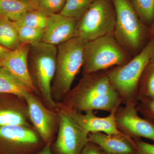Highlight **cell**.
Returning a JSON list of instances; mask_svg holds the SVG:
<instances>
[{
  "instance_id": "ba28073f",
  "label": "cell",
  "mask_w": 154,
  "mask_h": 154,
  "mask_svg": "<svg viewBox=\"0 0 154 154\" xmlns=\"http://www.w3.org/2000/svg\"><path fill=\"white\" fill-rule=\"evenodd\" d=\"M45 146L38 134L29 127H0V154H35Z\"/></svg>"
},
{
  "instance_id": "52a82bcc",
  "label": "cell",
  "mask_w": 154,
  "mask_h": 154,
  "mask_svg": "<svg viewBox=\"0 0 154 154\" xmlns=\"http://www.w3.org/2000/svg\"><path fill=\"white\" fill-rule=\"evenodd\" d=\"M116 21L112 0H95L79 20L78 36L88 42L112 34Z\"/></svg>"
},
{
  "instance_id": "2e32d148",
  "label": "cell",
  "mask_w": 154,
  "mask_h": 154,
  "mask_svg": "<svg viewBox=\"0 0 154 154\" xmlns=\"http://www.w3.org/2000/svg\"><path fill=\"white\" fill-rule=\"evenodd\" d=\"M27 108H23L14 98L0 96V127L24 125L29 127Z\"/></svg>"
},
{
  "instance_id": "277c9868",
  "label": "cell",
  "mask_w": 154,
  "mask_h": 154,
  "mask_svg": "<svg viewBox=\"0 0 154 154\" xmlns=\"http://www.w3.org/2000/svg\"><path fill=\"white\" fill-rule=\"evenodd\" d=\"M57 46L41 42L30 45L28 63L30 76L44 103L51 110L58 109L51 95L56 68Z\"/></svg>"
},
{
  "instance_id": "d6a6232c",
  "label": "cell",
  "mask_w": 154,
  "mask_h": 154,
  "mask_svg": "<svg viewBox=\"0 0 154 154\" xmlns=\"http://www.w3.org/2000/svg\"><path fill=\"white\" fill-rule=\"evenodd\" d=\"M21 1H25V2H33V0H21Z\"/></svg>"
},
{
  "instance_id": "ffe728a7",
  "label": "cell",
  "mask_w": 154,
  "mask_h": 154,
  "mask_svg": "<svg viewBox=\"0 0 154 154\" xmlns=\"http://www.w3.org/2000/svg\"><path fill=\"white\" fill-rule=\"evenodd\" d=\"M51 15L43 11L36 9L27 11L15 22L17 26H25L44 29L47 26L48 22Z\"/></svg>"
},
{
  "instance_id": "603a6c76",
  "label": "cell",
  "mask_w": 154,
  "mask_h": 154,
  "mask_svg": "<svg viewBox=\"0 0 154 154\" xmlns=\"http://www.w3.org/2000/svg\"><path fill=\"white\" fill-rule=\"evenodd\" d=\"M131 2L142 22L151 26L154 21V0H131Z\"/></svg>"
},
{
  "instance_id": "7c38bea8",
  "label": "cell",
  "mask_w": 154,
  "mask_h": 154,
  "mask_svg": "<svg viewBox=\"0 0 154 154\" xmlns=\"http://www.w3.org/2000/svg\"><path fill=\"white\" fill-rule=\"evenodd\" d=\"M58 107L88 134L97 132L108 135L122 133L117 128L115 113H110L105 117H99L95 115L94 110H88L83 114L77 110L63 107L59 104Z\"/></svg>"
},
{
  "instance_id": "d4e9b609",
  "label": "cell",
  "mask_w": 154,
  "mask_h": 154,
  "mask_svg": "<svg viewBox=\"0 0 154 154\" xmlns=\"http://www.w3.org/2000/svg\"><path fill=\"white\" fill-rule=\"evenodd\" d=\"M66 0H33V2L36 9L48 14H60Z\"/></svg>"
},
{
  "instance_id": "9c48e42d",
  "label": "cell",
  "mask_w": 154,
  "mask_h": 154,
  "mask_svg": "<svg viewBox=\"0 0 154 154\" xmlns=\"http://www.w3.org/2000/svg\"><path fill=\"white\" fill-rule=\"evenodd\" d=\"M58 132L51 146L54 154H81L90 141L88 134L58 107Z\"/></svg>"
},
{
  "instance_id": "ac0fdd59",
  "label": "cell",
  "mask_w": 154,
  "mask_h": 154,
  "mask_svg": "<svg viewBox=\"0 0 154 154\" xmlns=\"http://www.w3.org/2000/svg\"><path fill=\"white\" fill-rule=\"evenodd\" d=\"M33 2L21 0H0V17L16 22L27 11L36 10Z\"/></svg>"
},
{
  "instance_id": "9a60e30c",
  "label": "cell",
  "mask_w": 154,
  "mask_h": 154,
  "mask_svg": "<svg viewBox=\"0 0 154 154\" xmlns=\"http://www.w3.org/2000/svg\"><path fill=\"white\" fill-rule=\"evenodd\" d=\"M89 141L96 144L105 154H136L134 139L123 133L108 135L102 132L88 134Z\"/></svg>"
},
{
  "instance_id": "4316f807",
  "label": "cell",
  "mask_w": 154,
  "mask_h": 154,
  "mask_svg": "<svg viewBox=\"0 0 154 154\" xmlns=\"http://www.w3.org/2000/svg\"><path fill=\"white\" fill-rule=\"evenodd\" d=\"M134 139L136 145V154H154V144L148 143L138 139Z\"/></svg>"
},
{
  "instance_id": "f1b7e54d",
  "label": "cell",
  "mask_w": 154,
  "mask_h": 154,
  "mask_svg": "<svg viewBox=\"0 0 154 154\" xmlns=\"http://www.w3.org/2000/svg\"><path fill=\"white\" fill-rule=\"evenodd\" d=\"M35 154H54L51 151V146L45 145L39 151Z\"/></svg>"
},
{
  "instance_id": "f546056e",
  "label": "cell",
  "mask_w": 154,
  "mask_h": 154,
  "mask_svg": "<svg viewBox=\"0 0 154 154\" xmlns=\"http://www.w3.org/2000/svg\"><path fill=\"white\" fill-rule=\"evenodd\" d=\"M11 51V50L0 44V60L4 58Z\"/></svg>"
},
{
  "instance_id": "4fadbf2b",
  "label": "cell",
  "mask_w": 154,
  "mask_h": 154,
  "mask_svg": "<svg viewBox=\"0 0 154 154\" xmlns=\"http://www.w3.org/2000/svg\"><path fill=\"white\" fill-rule=\"evenodd\" d=\"M79 22V19L60 14L51 15L44 29L42 42L57 46L78 36Z\"/></svg>"
},
{
  "instance_id": "4dcf8cb0",
  "label": "cell",
  "mask_w": 154,
  "mask_h": 154,
  "mask_svg": "<svg viewBox=\"0 0 154 154\" xmlns=\"http://www.w3.org/2000/svg\"><path fill=\"white\" fill-rule=\"evenodd\" d=\"M148 36L151 38L154 36V21L149 29L148 33Z\"/></svg>"
},
{
  "instance_id": "6da1fadb",
  "label": "cell",
  "mask_w": 154,
  "mask_h": 154,
  "mask_svg": "<svg viewBox=\"0 0 154 154\" xmlns=\"http://www.w3.org/2000/svg\"><path fill=\"white\" fill-rule=\"evenodd\" d=\"M101 72V71H100ZM84 75L59 105L79 111L102 110L115 113L122 103L107 72Z\"/></svg>"
},
{
  "instance_id": "d6986e66",
  "label": "cell",
  "mask_w": 154,
  "mask_h": 154,
  "mask_svg": "<svg viewBox=\"0 0 154 154\" xmlns=\"http://www.w3.org/2000/svg\"><path fill=\"white\" fill-rule=\"evenodd\" d=\"M0 44L12 51L19 46L17 29L15 22L0 17Z\"/></svg>"
},
{
  "instance_id": "3957f363",
  "label": "cell",
  "mask_w": 154,
  "mask_h": 154,
  "mask_svg": "<svg viewBox=\"0 0 154 154\" xmlns=\"http://www.w3.org/2000/svg\"><path fill=\"white\" fill-rule=\"evenodd\" d=\"M154 51V36L139 54L122 65L107 72L110 83L125 105L136 106L139 84Z\"/></svg>"
},
{
  "instance_id": "cb8c5ba5",
  "label": "cell",
  "mask_w": 154,
  "mask_h": 154,
  "mask_svg": "<svg viewBox=\"0 0 154 154\" xmlns=\"http://www.w3.org/2000/svg\"><path fill=\"white\" fill-rule=\"evenodd\" d=\"M16 27L19 45H32L42 42L44 29L25 26H16Z\"/></svg>"
},
{
  "instance_id": "7402d4cb",
  "label": "cell",
  "mask_w": 154,
  "mask_h": 154,
  "mask_svg": "<svg viewBox=\"0 0 154 154\" xmlns=\"http://www.w3.org/2000/svg\"><path fill=\"white\" fill-rule=\"evenodd\" d=\"M95 0H66L60 14L79 20Z\"/></svg>"
},
{
  "instance_id": "7a4b0ae2",
  "label": "cell",
  "mask_w": 154,
  "mask_h": 154,
  "mask_svg": "<svg viewBox=\"0 0 154 154\" xmlns=\"http://www.w3.org/2000/svg\"><path fill=\"white\" fill-rule=\"evenodd\" d=\"M86 42L78 36L57 46L56 68L51 85L54 101L63 100L71 90L74 80L83 67Z\"/></svg>"
},
{
  "instance_id": "44dd1931",
  "label": "cell",
  "mask_w": 154,
  "mask_h": 154,
  "mask_svg": "<svg viewBox=\"0 0 154 154\" xmlns=\"http://www.w3.org/2000/svg\"><path fill=\"white\" fill-rule=\"evenodd\" d=\"M138 102L154 99V64L150 61L141 77L137 93Z\"/></svg>"
},
{
  "instance_id": "83f0119b",
  "label": "cell",
  "mask_w": 154,
  "mask_h": 154,
  "mask_svg": "<svg viewBox=\"0 0 154 154\" xmlns=\"http://www.w3.org/2000/svg\"><path fill=\"white\" fill-rule=\"evenodd\" d=\"M81 154H105L96 144L89 141Z\"/></svg>"
},
{
  "instance_id": "5b68a950",
  "label": "cell",
  "mask_w": 154,
  "mask_h": 154,
  "mask_svg": "<svg viewBox=\"0 0 154 154\" xmlns=\"http://www.w3.org/2000/svg\"><path fill=\"white\" fill-rule=\"evenodd\" d=\"M127 51L113 33L86 42L84 53L83 75L122 65L129 61Z\"/></svg>"
},
{
  "instance_id": "5bb4252c",
  "label": "cell",
  "mask_w": 154,
  "mask_h": 154,
  "mask_svg": "<svg viewBox=\"0 0 154 154\" xmlns=\"http://www.w3.org/2000/svg\"><path fill=\"white\" fill-rule=\"evenodd\" d=\"M30 45L21 44L11 51L0 60V66L5 68L32 92H38L30 76L28 63Z\"/></svg>"
},
{
  "instance_id": "484cf974",
  "label": "cell",
  "mask_w": 154,
  "mask_h": 154,
  "mask_svg": "<svg viewBox=\"0 0 154 154\" xmlns=\"http://www.w3.org/2000/svg\"><path fill=\"white\" fill-rule=\"evenodd\" d=\"M135 107L138 112L154 123V99L139 101Z\"/></svg>"
},
{
  "instance_id": "e0dca14e",
  "label": "cell",
  "mask_w": 154,
  "mask_h": 154,
  "mask_svg": "<svg viewBox=\"0 0 154 154\" xmlns=\"http://www.w3.org/2000/svg\"><path fill=\"white\" fill-rule=\"evenodd\" d=\"M32 93L8 70L0 66V94H10L25 100Z\"/></svg>"
},
{
  "instance_id": "30bf717a",
  "label": "cell",
  "mask_w": 154,
  "mask_h": 154,
  "mask_svg": "<svg viewBox=\"0 0 154 154\" xmlns=\"http://www.w3.org/2000/svg\"><path fill=\"white\" fill-rule=\"evenodd\" d=\"M25 100L28 118L45 145L51 146L58 123V113L57 114L52 110L48 109L33 94Z\"/></svg>"
},
{
  "instance_id": "1f68e13d",
  "label": "cell",
  "mask_w": 154,
  "mask_h": 154,
  "mask_svg": "<svg viewBox=\"0 0 154 154\" xmlns=\"http://www.w3.org/2000/svg\"><path fill=\"white\" fill-rule=\"evenodd\" d=\"M150 62L154 64V51L153 52L152 54L151 57Z\"/></svg>"
},
{
  "instance_id": "8fae6325",
  "label": "cell",
  "mask_w": 154,
  "mask_h": 154,
  "mask_svg": "<svg viewBox=\"0 0 154 154\" xmlns=\"http://www.w3.org/2000/svg\"><path fill=\"white\" fill-rule=\"evenodd\" d=\"M136 106L120 107L115 113L116 121L121 132L133 139L143 137L154 142V123L139 115Z\"/></svg>"
},
{
  "instance_id": "8992f818",
  "label": "cell",
  "mask_w": 154,
  "mask_h": 154,
  "mask_svg": "<svg viewBox=\"0 0 154 154\" xmlns=\"http://www.w3.org/2000/svg\"><path fill=\"white\" fill-rule=\"evenodd\" d=\"M116 21L113 34L126 51L140 49L145 37L144 24L142 22L130 0H112Z\"/></svg>"
}]
</instances>
